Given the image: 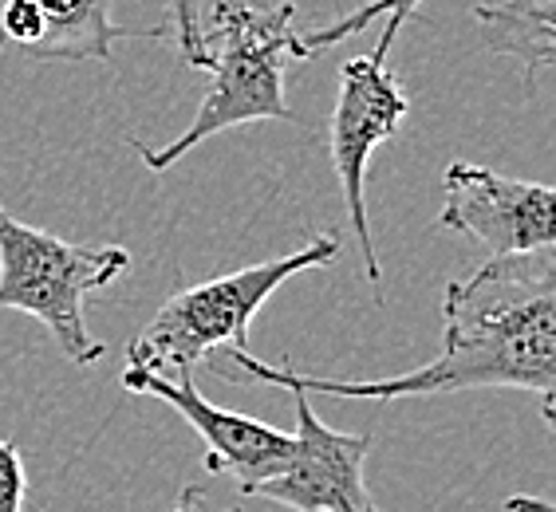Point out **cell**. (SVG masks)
Instances as JSON below:
<instances>
[{
	"instance_id": "6da1fadb",
	"label": "cell",
	"mask_w": 556,
	"mask_h": 512,
	"mask_svg": "<svg viewBox=\"0 0 556 512\" xmlns=\"http://www.w3.org/2000/svg\"><path fill=\"white\" fill-rule=\"evenodd\" d=\"M225 379L304 391L332 398H427L450 391H529L553 426L556 391V260L553 245L490 256L473 277L450 280L442 292V351L434 363L391 379H320L296 367H268L249 347L214 351Z\"/></svg>"
},
{
	"instance_id": "7a4b0ae2",
	"label": "cell",
	"mask_w": 556,
	"mask_h": 512,
	"mask_svg": "<svg viewBox=\"0 0 556 512\" xmlns=\"http://www.w3.org/2000/svg\"><path fill=\"white\" fill-rule=\"evenodd\" d=\"M292 21H296V4L289 0L277 9H261L249 0H217L210 28H202L205 72L214 75V84L205 91L193 123L174 142L159 150L135 142L150 170H170L174 162L222 130L245 127V123H296L285 99V67L312 55Z\"/></svg>"
},
{
	"instance_id": "3957f363",
	"label": "cell",
	"mask_w": 556,
	"mask_h": 512,
	"mask_svg": "<svg viewBox=\"0 0 556 512\" xmlns=\"http://www.w3.org/2000/svg\"><path fill=\"white\" fill-rule=\"evenodd\" d=\"M336 256H340V241L332 233H320L289 256L237 268L229 277L174 292L127 347V367L154 374H190L205 355L222 347H249V323L261 304L289 277L304 268L332 265Z\"/></svg>"
},
{
	"instance_id": "277c9868",
	"label": "cell",
	"mask_w": 556,
	"mask_h": 512,
	"mask_svg": "<svg viewBox=\"0 0 556 512\" xmlns=\"http://www.w3.org/2000/svg\"><path fill=\"white\" fill-rule=\"evenodd\" d=\"M127 268L130 253L123 245H72L48 229L16 221L0 205V311L36 316L72 363L96 367L108 355L87 331L84 299L127 277Z\"/></svg>"
},
{
	"instance_id": "5b68a950",
	"label": "cell",
	"mask_w": 556,
	"mask_h": 512,
	"mask_svg": "<svg viewBox=\"0 0 556 512\" xmlns=\"http://www.w3.org/2000/svg\"><path fill=\"white\" fill-rule=\"evenodd\" d=\"M407 111L410 99L403 95V87L387 72V64H379L371 55H355L340 67V99L332 111V166L340 174L348 221H352V233L359 241V253H364V272L379 299H383V268H379V256L371 245L364 185L371 154L383 142H391Z\"/></svg>"
},
{
	"instance_id": "8992f818",
	"label": "cell",
	"mask_w": 556,
	"mask_h": 512,
	"mask_svg": "<svg viewBox=\"0 0 556 512\" xmlns=\"http://www.w3.org/2000/svg\"><path fill=\"white\" fill-rule=\"evenodd\" d=\"M296 406V434L285 470L257 481L245 497L285 504L292 512H379L367 492V434H336L312 410L304 391H289Z\"/></svg>"
},
{
	"instance_id": "52a82bcc",
	"label": "cell",
	"mask_w": 556,
	"mask_h": 512,
	"mask_svg": "<svg viewBox=\"0 0 556 512\" xmlns=\"http://www.w3.org/2000/svg\"><path fill=\"white\" fill-rule=\"evenodd\" d=\"M439 225L485 245L490 256L545 248L556 241V193L545 182H514L473 162H450Z\"/></svg>"
},
{
	"instance_id": "ba28073f",
	"label": "cell",
	"mask_w": 556,
	"mask_h": 512,
	"mask_svg": "<svg viewBox=\"0 0 556 512\" xmlns=\"http://www.w3.org/2000/svg\"><path fill=\"white\" fill-rule=\"evenodd\" d=\"M123 386H127L130 395H150L174 406L190 422L193 434L205 441V470L217 473V477H237L241 481V492H249L257 481L285 470V461L292 453V434L265 426V422L249 414L222 410L205 395H198L193 371L166 379V374L127 367L123 371Z\"/></svg>"
},
{
	"instance_id": "9c48e42d",
	"label": "cell",
	"mask_w": 556,
	"mask_h": 512,
	"mask_svg": "<svg viewBox=\"0 0 556 512\" xmlns=\"http://www.w3.org/2000/svg\"><path fill=\"white\" fill-rule=\"evenodd\" d=\"M553 0H502V4H478L473 24L493 55H509L525 72V84L533 87L556 64L553 40Z\"/></svg>"
},
{
	"instance_id": "30bf717a",
	"label": "cell",
	"mask_w": 556,
	"mask_h": 512,
	"mask_svg": "<svg viewBox=\"0 0 556 512\" xmlns=\"http://www.w3.org/2000/svg\"><path fill=\"white\" fill-rule=\"evenodd\" d=\"M28 4L40 12L43 24L33 60H67V64L99 60V64H108L115 40L139 36L115 28L111 0H28Z\"/></svg>"
},
{
	"instance_id": "8fae6325",
	"label": "cell",
	"mask_w": 556,
	"mask_h": 512,
	"mask_svg": "<svg viewBox=\"0 0 556 512\" xmlns=\"http://www.w3.org/2000/svg\"><path fill=\"white\" fill-rule=\"evenodd\" d=\"M418 4L422 0H364L359 9L343 12V16H336L332 24H324V28H316L312 36H304V48H308V55L324 52V48H336V43L352 40V36H359L371 21H379L383 16V36H379V43H375L371 60H379V64H387V55H391V48H395L399 33H403V24L410 21L418 12Z\"/></svg>"
},
{
	"instance_id": "7c38bea8",
	"label": "cell",
	"mask_w": 556,
	"mask_h": 512,
	"mask_svg": "<svg viewBox=\"0 0 556 512\" xmlns=\"http://www.w3.org/2000/svg\"><path fill=\"white\" fill-rule=\"evenodd\" d=\"M170 16V33L178 43V55L186 64L205 72V36H202V0H162Z\"/></svg>"
},
{
	"instance_id": "4fadbf2b",
	"label": "cell",
	"mask_w": 556,
	"mask_h": 512,
	"mask_svg": "<svg viewBox=\"0 0 556 512\" xmlns=\"http://www.w3.org/2000/svg\"><path fill=\"white\" fill-rule=\"evenodd\" d=\"M0 512H24V461L12 441H0Z\"/></svg>"
},
{
	"instance_id": "5bb4252c",
	"label": "cell",
	"mask_w": 556,
	"mask_h": 512,
	"mask_svg": "<svg viewBox=\"0 0 556 512\" xmlns=\"http://www.w3.org/2000/svg\"><path fill=\"white\" fill-rule=\"evenodd\" d=\"M505 512H553V504L533 501V497H514V501L505 504Z\"/></svg>"
},
{
	"instance_id": "9a60e30c",
	"label": "cell",
	"mask_w": 556,
	"mask_h": 512,
	"mask_svg": "<svg viewBox=\"0 0 556 512\" xmlns=\"http://www.w3.org/2000/svg\"><path fill=\"white\" fill-rule=\"evenodd\" d=\"M198 501H202V489H198V485H186L182 501L174 504L170 512H198ZM229 512H241V509H229Z\"/></svg>"
},
{
	"instance_id": "2e32d148",
	"label": "cell",
	"mask_w": 556,
	"mask_h": 512,
	"mask_svg": "<svg viewBox=\"0 0 556 512\" xmlns=\"http://www.w3.org/2000/svg\"><path fill=\"white\" fill-rule=\"evenodd\" d=\"M0 48H4V40H0Z\"/></svg>"
}]
</instances>
